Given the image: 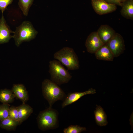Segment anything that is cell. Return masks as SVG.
Returning <instances> with one entry per match:
<instances>
[{
  "instance_id": "9",
  "label": "cell",
  "mask_w": 133,
  "mask_h": 133,
  "mask_svg": "<svg viewBox=\"0 0 133 133\" xmlns=\"http://www.w3.org/2000/svg\"><path fill=\"white\" fill-rule=\"evenodd\" d=\"M97 32L100 39L104 44L107 43L116 33L113 28L107 25H101Z\"/></svg>"
},
{
  "instance_id": "6",
  "label": "cell",
  "mask_w": 133,
  "mask_h": 133,
  "mask_svg": "<svg viewBox=\"0 0 133 133\" xmlns=\"http://www.w3.org/2000/svg\"><path fill=\"white\" fill-rule=\"evenodd\" d=\"M113 54L117 57L123 52L125 50L124 41L122 36L116 33L115 35L106 44Z\"/></svg>"
},
{
  "instance_id": "4",
  "label": "cell",
  "mask_w": 133,
  "mask_h": 133,
  "mask_svg": "<svg viewBox=\"0 0 133 133\" xmlns=\"http://www.w3.org/2000/svg\"><path fill=\"white\" fill-rule=\"evenodd\" d=\"M54 58L65 66L68 70H74L79 68L77 56L72 48L65 47L54 53Z\"/></svg>"
},
{
  "instance_id": "25",
  "label": "cell",
  "mask_w": 133,
  "mask_h": 133,
  "mask_svg": "<svg viewBox=\"0 0 133 133\" xmlns=\"http://www.w3.org/2000/svg\"><path fill=\"white\" fill-rule=\"evenodd\" d=\"M117 1H119V2L122 3L123 2L125 1V0H117Z\"/></svg>"
},
{
  "instance_id": "10",
  "label": "cell",
  "mask_w": 133,
  "mask_h": 133,
  "mask_svg": "<svg viewBox=\"0 0 133 133\" xmlns=\"http://www.w3.org/2000/svg\"><path fill=\"white\" fill-rule=\"evenodd\" d=\"M14 32L10 29L7 24L3 14L0 19V44L8 42L10 39L13 38L11 33Z\"/></svg>"
},
{
  "instance_id": "18",
  "label": "cell",
  "mask_w": 133,
  "mask_h": 133,
  "mask_svg": "<svg viewBox=\"0 0 133 133\" xmlns=\"http://www.w3.org/2000/svg\"><path fill=\"white\" fill-rule=\"evenodd\" d=\"M15 97L11 90L4 89L0 90V101L2 103H12L14 101Z\"/></svg>"
},
{
  "instance_id": "7",
  "label": "cell",
  "mask_w": 133,
  "mask_h": 133,
  "mask_svg": "<svg viewBox=\"0 0 133 133\" xmlns=\"http://www.w3.org/2000/svg\"><path fill=\"white\" fill-rule=\"evenodd\" d=\"M91 4L95 12L100 15L112 13L117 9L116 5L109 3L101 0H91Z\"/></svg>"
},
{
  "instance_id": "1",
  "label": "cell",
  "mask_w": 133,
  "mask_h": 133,
  "mask_svg": "<svg viewBox=\"0 0 133 133\" xmlns=\"http://www.w3.org/2000/svg\"><path fill=\"white\" fill-rule=\"evenodd\" d=\"M42 89L43 95L48 101L49 108H51L56 101L64 100L66 96L58 84L48 79H45L42 82Z\"/></svg>"
},
{
  "instance_id": "3",
  "label": "cell",
  "mask_w": 133,
  "mask_h": 133,
  "mask_svg": "<svg viewBox=\"0 0 133 133\" xmlns=\"http://www.w3.org/2000/svg\"><path fill=\"white\" fill-rule=\"evenodd\" d=\"M38 33L31 22L25 21L16 27L13 38L15 45L18 47L22 42L29 41L34 39Z\"/></svg>"
},
{
  "instance_id": "22",
  "label": "cell",
  "mask_w": 133,
  "mask_h": 133,
  "mask_svg": "<svg viewBox=\"0 0 133 133\" xmlns=\"http://www.w3.org/2000/svg\"><path fill=\"white\" fill-rule=\"evenodd\" d=\"M8 117L19 121L17 107L12 106L10 107Z\"/></svg>"
},
{
  "instance_id": "23",
  "label": "cell",
  "mask_w": 133,
  "mask_h": 133,
  "mask_svg": "<svg viewBox=\"0 0 133 133\" xmlns=\"http://www.w3.org/2000/svg\"><path fill=\"white\" fill-rule=\"evenodd\" d=\"M13 0H0V10L2 14L5 10L7 9V6L11 4Z\"/></svg>"
},
{
  "instance_id": "8",
  "label": "cell",
  "mask_w": 133,
  "mask_h": 133,
  "mask_svg": "<svg viewBox=\"0 0 133 133\" xmlns=\"http://www.w3.org/2000/svg\"><path fill=\"white\" fill-rule=\"evenodd\" d=\"M103 44L99 37L97 32H93L90 33L85 43L87 51L91 53H94Z\"/></svg>"
},
{
  "instance_id": "13",
  "label": "cell",
  "mask_w": 133,
  "mask_h": 133,
  "mask_svg": "<svg viewBox=\"0 0 133 133\" xmlns=\"http://www.w3.org/2000/svg\"><path fill=\"white\" fill-rule=\"evenodd\" d=\"M98 60L112 61L114 56L113 54L106 44H104L94 53Z\"/></svg>"
},
{
  "instance_id": "11",
  "label": "cell",
  "mask_w": 133,
  "mask_h": 133,
  "mask_svg": "<svg viewBox=\"0 0 133 133\" xmlns=\"http://www.w3.org/2000/svg\"><path fill=\"white\" fill-rule=\"evenodd\" d=\"M96 93V90L92 88L88 90L82 92H74L69 93L67 95L62 104V108L71 104L77 101L83 96L89 94Z\"/></svg>"
},
{
  "instance_id": "19",
  "label": "cell",
  "mask_w": 133,
  "mask_h": 133,
  "mask_svg": "<svg viewBox=\"0 0 133 133\" xmlns=\"http://www.w3.org/2000/svg\"><path fill=\"white\" fill-rule=\"evenodd\" d=\"M34 0H18V6L23 15L27 16L29 9Z\"/></svg>"
},
{
  "instance_id": "17",
  "label": "cell",
  "mask_w": 133,
  "mask_h": 133,
  "mask_svg": "<svg viewBox=\"0 0 133 133\" xmlns=\"http://www.w3.org/2000/svg\"><path fill=\"white\" fill-rule=\"evenodd\" d=\"M21 124L18 121L8 117L0 121V127L8 131H15L17 126Z\"/></svg>"
},
{
  "instance_id": "15",
  "label": "cell",
  "mask_w": 133,
  "mask_h": 133,
  "mask_svg": "<svg viewBox=\"0 0 133 133\" xmlns=\"http://www.w3.org/2000/svg\"><path fill=\"white\" fill-rule=\"evenodd\" d=\"M120 13L127 19L133 20V0H125L122 3Z\"/></svg>"
},
{
  "instance_id": "16",
  "label": "cell",
  "mask_w": 133,
  "mask_h": 133,
  "mask_svg": "<svg viewBox=\"0 0 133 133\" xmlns=\"http://www.w3.org/2000/svg\"><path fill=\"white\" fill-rule=\"evenodd\" d=\"M96 105V110L94 112L96 123L100 126H105L108 123L107 115L103 109L100 106Z\"/></svg>"
},
{
  "instance_id": "24",
  "label": "cell",
  "mask_w": 133,
  "mask_h": 133,
  "mask_svg": "<svg viewBox=\"0 0 133 133\" xmlns=\"http://www.w3.org/2000/svg\"><path fill=\"white\" fill-rule=\"evenodd\" d=\"M105 1L106 2L114 4L121 6L122 3H121L117 1V0H101Z\"/></svg>"
},
{
  "instance_id": "20",
  "label": "cell",
  "mask_w": 133,
  "mask_h": 133,
  "mask_svg": "<svg viewBox=\"0 0 133 133\" xmlns=\"http://www.w3.org/2000/svg\"><path fill=\"white\" fill-rule=\"evenodd\" d=\"M86 128L77 125H71L67 128H65L63 132L64 133H80L86 131Z\"/></svg>"
},
{
  "instance_id": "5",
  "label": "cell",
  "mask_w": 133,
  "mask_h": 133,
  "mask_svg": "<svg viewBox=\"0 0 133 133\" xmlns=\"http://www.w3.org/2000/svg\"><path fill=\"white\" fill-rule=\"evenodd\" d=\"M49 68L50 80L58 85L67 83L72 78V76L58 60L50 61Z\"/></svg>"
},
{
  "instance_id": "21",
  "label": "cell",
  "mask_w": 133,
  "mask_h": 133,
  "mask_svg": "<svg viewBox=\"0 0 133 133\" xmlns=\"http://www.w3.org/2000/svg\"><path fill=\"white\" fill-rule=\"evenodd\" d=\"M10 105L8 104L0 105V121L8 117Z\"/></svg>"
},
{
  "instance_id": "12",
  "label": "cell",
  "mask_w": 133,
  "mask_h": 133,
  "mask_svg": "<svg viewBox=\"0 0 133 133\" xmlns=\"http://www.w3.org/2000/svg\"><path fill=\"white\" fill-rule=\"evenodd\" d=\"M15 97L25 103L29 100L28 92L23 84H14L12 89Z\"/></svg>"
},
{
  "instance_id": "2",
  "label": "cell",
  "mask_w": 133,
  "mask_h": 133,
  "mask_svg": "<svg viewBox=\"0 0 133 133\" xmlns=\"http://www.w3.org/2000/svg\"><path fill=\"white\" fill-rule=\"evenodd\" d=\"M58 113L49 108L40 111L37 118L38 128L42 131L56 128L58 126Z\"/></svg>"
},
{
  "instance_id": "14",
  "label": "cell",
  "mask_w": 133,
  "mask_h": 133,
  "mask_svg": "<svg viewBox=\"0 0 133 133\" xmlns=\"http://www.w3.org/2000/svg\"><path fill=\"white\" fill-rule=\"evenodd\" d=\"M17 107L19 121L21 124L27 119L33 113V109L29 105L23 103Z\"/></svg>"
}]
</instances>
